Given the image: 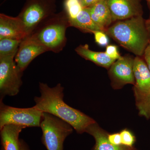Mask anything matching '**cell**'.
I'll list each match as a JSON object with an SVG mask.
<instances>
[{
	"instance_id": "obj_24",
	"label": "cell",
	"mask_w": 150,
	"mask_h": 150,
	"mask_svg": "<svg viewBox=\"0 0 150 150\" xmlns=\"http://www.w3.org/2000/svg\"><path fill=\"white\" fill-rule=\"evenodd\" d=\"M108 141L112 144L116 146L122 145V140L120 133L108 134Z\"/></svg>"
},
{
	"instance_id": "obj_9",
	"label": "cell",
	"mask_w": 150,
	"mask_h": 150,
	"mask_svg": "<svg viewBox=\"0 0 150 150\" xmlns=\"http://www.w3.org/2000/svg\"><path fill=\"white\" fill-rule=\"evenodd\" d=\"M134 72L135 83L133 90L137 108L150 96V71L140 56L134 58Z\"/></svg>"
},
{
	"instance_id": "obj_26",
	"label": "cell",
	"mask_w": 150,
	"mask_h": 150,
	"mask_svg": "<svg viewBox=\"0 0 150 150\" xmlns=\"http://www.w3.org/2000/svg\"><path fill=\"white\" fill-rule=\"evenodd\" d=\"M100 0H80L81 4L83 8L91 7L95 4Z\"/></svg>"
},
{
	"instance_id": "obj_16",
	"label": "cell",
	"mask_w": 150,
	"mask_h": 150,
	"mask_svg": "<svg viewBox=\"0 0 150 150\" xmlns=\"http://www.w3.org/2000/svg\"><path fill=\"white\" fill-rule=\"evenodd\" d=\"M75 51L81 57L93 62L96 64L108 69L115 60L108 56L105 52L92 51L88 44L81 45L75 49Z\"/></svg>"
},
{
	"instance_id": "obj_25",
	"label": "cell",
	"mask_w": 150,
	"mask_h": 150,
	"mask_svg": "<svg viewBox=\"0 0 150 150\" xmlns=\"http://www.w3.org/2000/svg\"><path fill=\"white\" fill-rule=\"evenodd\" d=\"M145 62L150 71V42L145 49L144 55Z\"/></svg>"
},
{
	"instance_id": "obj_28",
	"label": "cell",
	"mask_w": 150,
	"mask_h": 150,
	"mask_svg": "<svg viewBox=\"0 0 150 150\" xmlns=\"http://www.w3.org/2000/svg\"><path fill=\"white\" fill-rule=\"evenodd\" d=\"M145 23H146V27L149 36L150 42V18L146 20Z\"/></svg>"
},
{
	"instance_id": "obj_5",
	"label": "cell",
	"mask_w": 150,
	"mask_h": 150,
	"mask_svg": "<svg viewBox=\"0 0 150 150\" xmlns=\"http://www.w3.org/2000/svg\"><path fill=\"white\" fill-rule=\"evenodd\" d=\"M57 0H25L18 17L25 26L27 36L41 21L56 13Z\"/></svg>"
},
{
	"instance_id": "obj_8",
	"label": "cell",
	"mask_w": 150,
	"mask_h": 150,
	"mask_svg": "<svg viewBox=\"0 0 150 150\" xmlns=\"http://www.w3.org/2000/svg\"><path fill=\"white\" fill-rule=\"evenodd\" d=\"M134 59L129 55L122 56L115 61L109 68L108 74L113 88H122L127 84L134 85Z\"/></svg>"
},
{
	"instance_id": "obj_18",
	"label": "cell",
	"mask_w": 150,
	"mask_h": 150,
	"mask_svg": "<svg viewBox=\"0 0 150 150\" xmlns=\"http://www.w3.org/2000/svg\"><path fill=\"white\" fill-rule=\"evenodd\" d=\"M21 41L8 38L0 39V58L16 54Z\"/></svg>"
},
{
	"instance_id": "obj_22",
	"label": "cell",
	"mask_w": 150,
	"mask_h": 150,
	"mask_svg": "<svg viewBox=\"0 0 150 150\" xmlns=\"http://www.w3.org/2000/svg\"><path fill=\"white\" fill-rule=\"evenodd\" d=\"M139 110V114L146 119L150 118V96L143 104L137 107Z\"/></svg>"
},
{
	"instance_id": "obj_17",
	"label": "cell",
	"mask_w": 150,
	"mask_h": 150,
	"mask_svg": "<svg viewBox=\"0 0 150 150\" xmlns=\"http://www.w3.org/2000/svg\"><path fill=\"white\" fill-rule=\"evenodd\" d=\"M69 20L70 25L78 28L82 32L92 33L95 30H101V29L92 19L88 8H83L76 17Z\"/></svg>"
},
{
	"instance_id": "obj_21",
	"label": "cell",
	"mask_w": 150,
	"mask_h": 150,
	"mask_svg": "<svg viewBox=\"0 0 150 150\" xmlns=\"http://www.w3.org/2000/svg\"><path fill=\"white\" fill-rule=\"evenodd\" d=\"M94 35L96 42L99 46L104 47L108 46L109 40L107 35L101 30H95L92 32Z\"/></svg>"
},
{
	"instance_id": "obj_2",
	"label": "cell",
	"mask_w": 150,
	"mask_h": 150,
	"mask_svg": "<svg viewBox=\"0 0 150 150\" xmlns=\"http://www.w3.org/2000/svg\"><path fill=\"white\" fill-rule=\"evenodd\" d=\"M145 21L142 16L118 21L105 33L127 51L142 57L150 42Z\"/></svg>"
},
{
	"instance_id": "obj_15",
	"label": "cell",
	"mask_w": 150,
	"mask_h": 150,
	"mask_svg": "<svg viewBox=\"0 0 150 150\" xmlns=\"http://www.w3.org/2000/svg\"><path fill=\"white\" fill-rule=\"evenodd\" d=\"M88 9L94 22L105 32L112 23L111 13L105 0H100Z\"/></svg>"
},
{
	"instance_id": "obj_11",
	"label": "cell",
	"mask_w": 150,
	"mask_h": 150,
	"mask_svg": "<svg viewBox=\"0 0 150 150\" xmlns=\"http://www.w3.org/2000/svg\"><path fill=\"white\" fill-rule=\"evenodd\" d=\"M46 52L47 50L42 45L25 37L21 42L14 58L19 71L23 74L33 59Z\"/></svg>"
},
{
	"instance_id": "obj_4",
	"label": "cell",
	"mask_w": 150,
	"mask_h": 150,
	"mask_svg": "<svg viewBox=\"0 0 150 150\" xmlns=\"http://www.w3.org/2000/svg\"><path fill=\"white\" fill-rule=\"evenodd\" d=\"M40 127L41 142L47 150H64V142L74 129L66 121L47 112H43Z\"/></svg>"
},
{
	"instance_id": "obj_30",
	"label": "cell",
	"mask_w": 150,
	"mask_h": 150,
	"mask_svg": "<svg viewBox=\"0 0 150 150\" xmlns=\"http://www.w3.org/2000/svg\"><path fill=\"white\" fill-rule=\"evenodd\" d=\"M149 4L150 7V2L149 3Z\"/></svg>"
},
{
	"instance_id": "obj_7",
	"label": "cell",
	"mask_w": 150,
	"mask_h": 150,
	"mask_svg": "<svg viewBox=\"0 0 150 150\" xmlns=\"http://www.w3.org/2000/svg\"><path fill=\"white\" fill-rule=\"evenodd\" d=\"M16 54L0 58V98L13 96L19 92L22 85L23 74L17 68L14 58Z\"/></svg>"
},
{
	"instance_id": "obj_20",
	"label": "cell",
	"mask_w": 150,
	"mask_h": 150,
	"mask_svg": "<svg viewBox=\"0 0 150 150\" xmlns=\"http://www.w3.org/2000/svg\"><path fill=\"white\" fill-rule=\"evenodd\" d=\"M121 134L122 144L126 146L132 147L136 142V138L134 134L129 130L125 129L120 133Z\"/></svg>"
},
{
	"instance_id": "obj_27",
	"label": "cell",
	"mask_w": 150,
	"mask_h": 150,
	"mask_svg": "<svg viewBox=\"0 0 150 150\" xmlns=\"http://www.w3.org/2000/svg\"><path fill=\"white\" fill-rule=\"evenodd\" d=\"M21 150H30L28 145L23 139H20Z\"/></svg>"
},
{
	"instance_id": "obj_19",
	"label": "cell",
	"mask_w": 150,
	"mask_h": 150,
	"mask_svg": "<svg viewBox=\"0 0 150 150\" xmlns=\"http://www.w3.org/2000/svg\"><path fill=\"white\" fill-rule=\"evenodd\" d=\"M64 6L69 19L76 18L83 9L80 0H65Z\"/></svg>"
},
{
	"instance_id": "obj_3",
	"label": "cell",
	"mask_w": 150,
	"mask_h": 150,
	"mask_svg": "<svg viewBox=\"0 0 150 150\" xmlns=\"http://www.w3.org/2000/svg\"><path fill=\"white\" fill-rule=\"evenodd\" d=\"M70 26L69 17L64 10L41 21L26 37L42 45L47 51L59 53L67 44L66 31Z\"/></svg>"
},
{
	"instance_id": "obj_12",
	"label": "cell",
	"mask_w": 150,
	"mask_h": 150,
	"mask_svg": "<svg viewBox=\"0 0 150 150\" xmlns=\"http://www.w3.org/2000/svg\"><path fill=\"white\" fill-rule=\"evenodd\" d=\"M27 36L24 23L18 17L0 14V39L23 40Z\"/></svg>"
},
{
	"instance_id": "obj_10",
	"label": "cell",
	"mask_w": 150,
	"mask_h": 150,
	"mask_svg": "<svg viewBox=\"0 0 150 150\" xmlns=\"http://www.w3.org/2000/svg\"><path fill=\"white\" fill-rule=\"evenodd\" d=\"M112 16V22L142 16L141 0H105Z\"/></svg>"
},
{
	"instance_id": "obj_13",
	"label": "cell",
	"mask_w": 150,
	"mask_h": 150,
	"mask_svg": "<svg viewBox=\"0 0 150 150\" xmlns=\"http://www.w3.org/2000/svg\"><path fill=\"white\" fill-rule=\"evenodd\" d=\"M86 132L92 136L95 141L92 150H138L134 147L116 146L111 144L108 139V133L100 128L96 122L89 126Z\"/></svg>"
},
{
	"instance_id": "obj_14",
	"label": "cell",
	"mask_w": 150,
	"mask_h": 150,
	"mask_svg": "<svg viewBox=\"0 0 150 150\" xmlns=\"http://www.w3.org/2000/svg\"><path fill=\"white\" fill-rule=\"evenodd\" d=\"M25 128L24 126L10 124L0 129L1 150H21L19 136Z\"/></svg>"
},
{
	"instance_id": "obj_6",
	"label": "cell",
	"mask_w": 150,
	"mask_h": 150,
	"mask_svg": "<svg viewBox=\"0 0 150 150\" xmlns=\"http://www.w3.org/2000/svg\"><path fill=\"white\" fill-rule=\"evenodd\" d=\"M43 112L34 105L28 108H18L4 104L0 100V129L7 125L27 127H40Z\"/></svg>"
},
{
	"instance_id": "obj_29",
	"label": "cell",
	"mask_w": 150,
	"mask_h": 150,
	"mask_svg": "<svg viewBox=\"0 0 150 150\" xmlns=\"http://www.w3.org/2000/svg\"><path fill=\"white\" fill-rule=\"evenodd\" d=\"M147 1L148 3L150 2V0H147Z\"/></svg>"
},
{
	"instance_id": "obj_23",
	"label": "cell",
	"mask_w": 150,
	"mask_h": 150,
	"mask_svg": "<svg viewBox=\"0 0 150 150\" xmlns=\"http://www.w3.org/2000/svg\"><path fill=\"white\" fill-rule=\"evenodd\" d=\"M105 52L108 56L115 61L120 59L122 57L118 52L117 46L115 45H108L106 46Z\"/></svg>"
},
{
	"instance_id": "obj_1",
	"label": "cell",
	"mask_w": 150,
	"mask_h": 150,
	"mask_svg": "<svg viewBox=\"0 0 150 150\" xmlns=\"http://www.w3.org/2000/svg\"><path fill=\"white\" fill-rule=\"evenodd\" d=\"M39 88L40 96H35L34 99L36 108L66 121L78 134L85 133L89 126L96 122L91 117L71 107L64 101V88L61 83L51 88L47 84L40 82Z\"/></svg>"
}]
</instances>
